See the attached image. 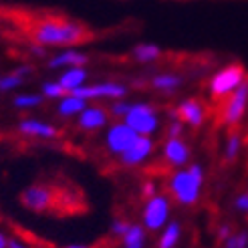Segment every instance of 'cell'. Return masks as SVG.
Returning <instances> with one entry per match:
<instances>
[{"mask_svg": "<svg viewBox=\"0 0 248 248\" xmlns=\"http://www.w3.org/2000/svg\"><path fill=\"white\" fill-rule=\"evenodd\" d=\"M2 16L22 36L36 45H83L97 39V32L87 24L61 12L32 8H4Z\"/></svg>", "mask_w": 248, "mask_h": 248, "instance_id": "obj_1", "label": "cell"}, {"mask_svg": "<svg viewBox=\"0 0 248 248\" xmlns=\"http://www.w3.org/2000/svg\"><path fill=\"white\" fill-rule=\"evenodd\" d=\"M20 202L34 210V212H55V214H75L85 210L83 196L77 190H71L67 186H48L39 184L31 186L20 196Z\"/></svg>", "mask_w": 248, "mask_h": 248, "instance_id": "obj_2", "label": "cell"}, {"mask_svg": "<svg viewBox=\"0 0 248 248\" xmlns=\"http://www.w3.org/2000/svg\"><path fill=\"white\" fill-rule=\"evenodd\" d=\"M204 184V173L200 166H192L184 171H176L171 173L168 188L171 192V196L176 198L180 204H194L198 198H200V188Z\"/></svg>", "mask_w": 248, "mask_h": 248, "instance_id": "obj_3", "label": "cell"}, {"mask_svg": "<svg viewBox=\"0 0 248 248\" xmlns=\"http://www.w3.org/2000/svg\"><path fill=\"white\" fill-rule=\"evenodd\" d=\"M246 77H248V73L240 63H232V65H226L224 69H220L208 83V91H210L212 101L220 103L222 99H226L230 93H234L244 83Z\"/></svg>", "mask_w": 248, "mask_h": 248, "instance_id": "obj_4", "label": "cell"}, {"mask_svg": "<svg viewBox=\"0 0 248 248\" xmlns=\"http://www.w3.org/2000/svg\"><path fill=\"white\" fill-rule=\"evenodd\" d=\"M218 105V121L226 127H236L248 109V77L234 93L222 99Z\"/></svg>", "mask_w": 248, "mask_h": 248, "instance_id": "obj_5", "label": "cell"}, {"mask_svg": "<svg viewBox=\"0 0 248 248\" xmlns=\"http://www.w3.org/2000/svg\"><path fill=\"white\" fill-rule=\"evenodd\" d=\"M125 123L138 135H150L157 129V113L152 105L138 103L129 107L125 115Z\"/></svg>", "mask_w": 248, "mask_h": 248, "instance_id": "obj_6", "label": "cell"}, {"mask_svg": "<svg viewBox=\"0 0 248 248\" xmlns=\"http://www.w3.org/2000/svg\"><path fill=\"white\" fill-rule=\"evenodd\" d=\"M168 214H170V202L166 196H154L150 198L145 210H143V222L150 230H157L162 228L168 222Z\"/></svg>", "mask_w": 248, "mask_h": 248, "instance_id": "obj_7", "label": "cell"}, {"mask_svg": "<svg viewBox=\"0 0 248 248\" xmlns=\"http://www.w3.org/2000/svg\"><path fill=\"white\" fill-rule=\"evenodd\" d=\"M171 117L182 123H188L192 127H200L206 119V107L198 99H186L178 105L176 111H171Z\"/></svg>", "mask_w": 248, "mask_h": 248, "instance_id": "obj_8", "label": "cell"}, {"mask_svg": "<svg viewBox=\"0 0 248 248\" xmlns=\"http://www.w3.org/2000/svg\"><path fill=\"white\" fill-rule=\"evenodd\" d=\"M138 140V133H135L127 123H121V125H113L107 133V145L111 152L115 154H123L127 152L131 143Z\"/></svg>", "mask_w": 248, "mask_h": 248, "instance_id": "obj_9", "label": "cell"}, {"mask_svg": "<svg viewBox=\"0 0 248 248\" xmlns=\"http://www.w3.org/2000/svg\"><path fill=\"white\" fill-rule=\"evenodd\" d=\"M69 95H75L81 99H95V97H123L125 87L117 83H105V85H91V87H77Z\"/></svg>", "mask_w": 248, "mask_h": 248, "instance_id": "obj_10", "label": "cell"}, {"mask_svg": "<svg viewBox=\"0 0 248 248\" xmlns=\"http://www.w3.org/2000/svg\"><path fill=\"white\" fill-rule=\"evenodd\" d=\"M190 157V150L180 138H170L164 145V159L166 164L171 166V168H180L188 162Z\"/></svg>", "mask_w": 248, "mask_h": 248, "instance_id": "obj_11", "label": "cell"}, {"mask_svg": "<svg viewBox=\"0 0 248 248\" xmlns=\"http://www.w3.org/2000/svg\"><path fill=\"white\" fill-rule=\"evenodd\" d=\"M154 150V143L150 138H145V135H138V140L131 143V147L127 152H123V164L127 166H135V164H141L143 159L152 154Z\"/></svg>", "mask_w": 248, "mask_h": 248, "instance_id": "obj_12", "label": "cell"}, {"mask_svg": "<svg viewBox=\"0 0 248 248\" xmlns=\"http://www.w3.org/2000/svg\"><path fill=\"white\" fill-rule=\"evenodd\" d=\"M107 121V111L101 107H91V109H83L81 111V119H79V125L83 129H99L101 125H105Z\"/></svg>", "mask_w": 248, "mask_h": 248, "instance_id": "obj_13", "label": "cell"}, {"mask_svg": "<svg viewBox=\"0 0 248 248\" xmlns=\"http://www.w3.org/2000/svg\"><path fill=\"white\" fill-rule=\"evenodd\" d=\"M20 131L27 133V135H39V138H57V129L46 125V123H41V121H22L20 123Z\"/></svg>", "mask_w": 248, "mask_h": 248, "instance_id": "obj_14", "label": "cell"}, {"mask_svg": "<svg viewBox=\"0 0 248 248\" xmlns=\"http://www.w3.org/2000/svg\"><path fill=\"white\" fill-rule=\"evenodd\" d=\"M85 77H87V73L81 69V67H75V69H71V71H67L63 77H61V85L65 87V89L71 93L73 89H77V87H81L83 85V81H85Z\"/></svg>", "mask_w": 248, "mask_h": 248, "instance_id": "obj_15", "label": "cell"}, {"mask_svg": "<svg viewBox=\"0 0 248 248\" xmlns=\"http://www.w3.org/2000/svg\"><path fill=\"white\" fill-rule=\"evenodd\" d=\"M85 109V99L81 97H75V95H67L63 101L59 105V113L61 115H75V113H81Z\"/></svg>", "mask_w": 248, "mask_h": 248, "instance_id": "obj_16", "label": "cell"}, {"mask_svg": "<svg viewBox=\"0 0 248 248\" xmlns=\"http://www.w3.org/2000/svg\"><path fill=\"white\" fill-rule=\"evenodd\" d=\"M87 63V57L81 55V53H75V51H69V53H63L51 61V67H63V65H75V67H81Z\"/></svg>", "mask_w": 248, "mask_h": 248, "instance_id": "obj_17", "label": "cell"}, {"mask_svg": "<svg viewBox=\"0 0 248 248\" xmlns=\"http://www.w3.org/2000/svg\"><path fill=\"white\" fill-rule=\"evenodd\" d=\"M133 57L141 61V63H147V61H155L162 57V51L155 45H138L133 48Z\"/></svg>", "mask_w": 248, "mask_h": 248, "instance_id": "obj_18", "label": "cell"}, {"mask_svg": "<svg viewBox=\"0 0 248 248\" xmlns=\"http://www.w3.org/2000/svg\"><path fill=\"white\" fill-rule=\"evenodd\" d=\"M242 150V135L238 131H232L228 135L226 140V147H224V157L228 159V162H232V159H236L238 154Z\"/></svg>", "mask_w": 248, "mask_h": 248, "instance_id": "obj_19", "label": "cell"}, {"mask_svg": "<svg viewBox=\"0 0 248 248\" xmlns=\"http://www.w3.org/2000/svg\"><path fill=\"white\" fill-rule=\"evenodd\" d=\"M180 240V224L171 222V224L166 226L162 238H159V248H173Z\"/></svg>", "mask_w": 248, "mask_h": 248, "instance_id": "obj_20", "label": "cell"}, {"mask_svg": "<svg viewBox=\"0 0 248 248\" xmlns=\"http://www.w3.org/2000/svg\"><path fill=\"white\" fill-rule=\"evenodd\" d=\"M143 242H145V232H143L141 226H131L125 236H123V244H125V248H141Z\"/></svg>", "mask_w": 248, "mask_h": 248, "instance_id": "obj_21", "label": "cell"}, {"mask_svg": "<svg viewBox=\"0 0 248 248\" xmlns=\"http://www.w3.org/2000/svg\"><path fill=\"white\" fill-rule=\"evenodd\" d=\"M180 83H182V79L178 75H170V73H166V75H157L152 81V85L155 87V89H162V91H173Z\"/></svg>", "mask_w": 248, "mask_h": 248, "instance_id": "obj_22", "label": "cell"}, {"mask_svg": "<svg viewBox=\"0 0 248 248\" xmlns=\"http://www.w3.org/2000/svg\"><path fill=\"white\" fill-rule=\"evenodd\" d=\"M226 248H248V234L246 232H238V234H232L230 238L224 240Z\"/></svg>", "mask_w": 248, "mask_h": 248, "instance_id": "obj_23", "label": "cell"}, {"mask_svg": "<svg viewBox=\"0 0 248 248\" xmlns=\"http://www.w3.org/2000/svg\"><path fill=\"white\" fill-rule=\"evenodd\" d=\"M43 91H45L46 97H65V95H69V91L61 83H46L43 87Z\"/></svg>", "mask_w": 248, "mask_h": 248, "instance_id": "obj_24", "label": "cell"}, {"mask_svg": "<svg viewBox=\"0 0 248 248\" xmlns=\"http://www.w3.org/2000/svg\"><path fill=\"white\" fill-rule=\"evenodd\" d=\"M15 103L18 107H32V105H39L41 103V97L39 95H20L15 99Z\"/></svg>", "mask_w": 248, "mask_h": 248, "instance_id": "obj_25", "label": "cell"}, {"mask_svg": "<svg viewBox=\"0 0 248 248\" xmlns=\"http://www.w3.org/2000/svg\"><path fill=\"white\" fill-rule=\"evenodd\" d=\"M20 81H22L20 75H18V73H15V75H8L4 79H0V87H2V89H12V87H18Z\"/></svg>", "mask_w": 248, "mask_h": 248, "instance_id": "obj_26", "label": "cell"}, {"mask_svg": "<svg viewBox=\"0 0 248 248\" xmlns=\"http://www.w3.org/2000/svg\"><path fill=\"white\" fill-rule=\"evenodd\" d=\"M234 206H236L238 212L248 214V192H242V194L236 198V202H234Z\"/></svg>", "mask_w": 248, "mask_h": 248, "instance_id": "obj_27", "label": "cell"}, {"mask_svg": "<svg viewBox=\"0 0 248 248\" xmlns=\"http://www.w3.org/2000/svg\"><path fill=\"white\" fill-rule=\"evenodd\" d=\"M168 133H170V138H180V133H182V121L173 119L170 129H168Z\"/></svg>", "mask_w": 248, "mask_h": 248, "instance_id": "obj_28", "label": "cell"}, {"mask_svg": "<svg viewBox=\"0 0 248 248\" xmlns=\"http://www.w3.org/2000/svg\"><path fill=\"white\" fill-rule=\"evenodd\" d=\"M129 228H131V226L127 224V222H115V224H113V232L119 234V236H125Z\"/></svg>", "mask_w": 248, "mask_h": 248, "instance_id": "obj_29", "label": "cell"}, {"mask_svg": "<svg viewBox=\"0 0 248 248\" xmlns=\"http://www.w3.org/2000/svg\"><path fill=\"white\" fill-rule=\"evenodd\" d=\"M129 107H131V105H127V103H117V105H113V109H111V111H113L115 115H123V117H125L127 111H129Z\"/></svg>", "mask_w": 248, "mask_h": 248, "instance_id": "obj_30", "label": "cell"}, {"mask_svg": "<svg viewBox=\"0 0 248 248\" xmlns=\"http://www.w3.org/2000/svg\"><path fill=\"white\" fill-rule=\"evenodd\" d=\"M143 196H145V198H154V196H155V186H154V182H145V186H143Z\"/></svg>", "mask_w": 248, "mask_h": 248, "instance_id": "obj_31", "label": "cell"}, {"mask_svg": "<svg viewBox=\"0 0 248 248\" xmlns=\"http://www.w3.org/2000/svg\"><path fill=\"white\" fill-rule=\"evenodd\" d=\"M218 236L222 238V240H226V238H230L232 236V234H230V226H220V232H218Z\"/></svg>", "mask_w": 248, "mask_h": 248, "instance_id": "obj_32", "label": "cell"}, {"mask_svg": "<svg viewBox=\"0 0 248 248\" xmlns=\"http://www.w3.org/2000/svg\"><path fill=\"white\" fill-rule=\"evenodd\" d=\"M0 248H8V240L2 236V234H0Z\"/></svg>", "mask_w": 248, "mask_h": 248, "instance_id": "obj_33", "label": "cell"}, {"mask_svg": "<svg viewBox=\"0 0 248 248\" xmlns=\"http://www.w3.org/2000/svg\"><path fill=\"white\" fill-rule=\"evenodd\" d=\"M8 248H24V246H22V244H18L16 240H10V242H8Z\"/></svg>", "mask_w": 248, "mask_h": 248, "instance_id": "obj_34", "label": "cell"}, {"mask_svg": "<svg viewBox=\"0 0 248 248\" xmlns=\"http://www.w3.org/2000/svg\"><path fill=\"white\" fill-rule=\"evenodd\" d=\"M67 248H91V246H67Z\"/></svg>", "mask_w": 248, "mask_h": 248, "instance_id": "obj_35", "label": "cell"}]
</instances>
